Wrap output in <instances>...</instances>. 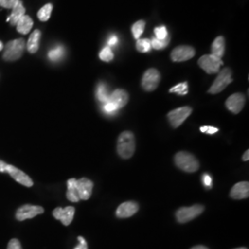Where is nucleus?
Returning a JSON list of instances; mask_svg holds the SVG:
<instances>
[{
    "mask_svg": "<svg viewBox=\"0 0 249 249\" xmlns=\"http://www.w3.org/2000/svg\"><path fill=\"white\" fill-rule=\"evenodd\" d=\"M135 138L132 132L124 131L119 135L117 140V153L123 159H129L135 152Z\"/></svg>",
    "mask_w": 249,
    "mask_h": 249,
    "instance_id": "1",
    "label": "nucleus"
},
{
    "mask_svg": "<svg viewBox=\"0 0 249 249\" xmlns=\"http://www.w3.org/2000/svg\"><path fill=\"white\" fill-rule=\"evenodd\" d=\"M175 162L178 168L187 173H194L199 168V162L196 157L186 151L177 153L175 156Z\"/></svg>",
    "mask_w": 249,
    "mask_h": 249,
    "instance_id": "2",
    "label": "nucleus"
},
{
    "mask_svg": "<svg viewBox=\"0 0 249 249\" xmlns=\"http://www.w3.org/2000/svg\"><path fill=\"white\" fill-rule=\"evenodd\" d=\"M25 41L22 38L9 42L3 53V58L6 61H16L19 59L25 49Z\"/></svg>",
    "mask_w": 249,
    "mask_h": 249,
    "instance_id": "3",
    "label": "nucleus"
},
{
    "mask_svg": "<svg viewBox=\"0 0 249 249\" xmlns=\"http://www.w3.org/2000/svg\"><path fill=\"white\" fill-rule=\"evenodd\" d=\"M204 212V207L201 205H194L191 207L180 208L176 213L178 223H186L194 220Z\"/></svg>",
    "mask_w": 249,
    "mask_h": 249,
    "instance_id": "4",
    "label": "nucleus"
},
{
    "mask_svg": "<svg viewBox=\"0 0 249 249\" xmlns=\"http://www.w3.org/2000/svg\"><path fill=\"white\" fill-rule=\"evenodd\" d=\"M232 82L231 79V71L230 69L226 68L223 69L222 71L219 73L216 80H214L213 84L209 89V93L211 94H217L221 91H223L229 84Z\"/></svg>",
    "mask_w": 249,
    "mask_h": 249,
    "instance_id": "5",
    "label": "nucleus"
},
{
    "mask_svg": "<svg viewBox=\"0 0 249 249\" xmlns=\"http://www.w3.org/2000/svg\"><path fill=\"white\" fill-rule=\"evenodd\" d=\"M222 59L213 54H206L198 59V66L208 74H215L220 71V68L223 65Z\"/></svg>",
    "mask_w": 249,
    "mask_h": 249,
    "instance_id": "6",
    "label": "nucleus"
},
{
    "mask_svg": "<svg viewBox=\"0 0 249 249\" xmlns=\"http://www.w3.org/2000/svg\"><path fill=\"white\" fill-rule=\"evenodd\" d=\"M191 113H192L191 107H180V108L175 109V110L169 112L167 117H168L171 125L173 127L177 128L186 121V119L191 115Z\"/></svg>",
    "mask_w": 249,
    "mask_h": 249,
    "instance_id": "7",
    "label": "nucleus"
},
{
    "mask_svg": "<svg viewBox=\"0 0 249 249\" xmlns=\"http://www.w3.org/2000/svg\"><path fill=\"white\" fill-rule=\"evenodd\" d=\"M160 80V72L155 69H150L143 75L142 86L146 91H152L158 87Z\"/></svg>",
    "mask_w": 249,
    "mask_h": 249,
    "instance_id": "8",
    "label": "nucleus"
},
{
    "mask_svg": "<svg viewBox=\"0 0 249 249\" xmlns=\"http://www.w3.org/2000/svg\"><path fill=\"white\" fill-rule=\"evenodd\" d=\"M195 49L189 45H180L175 48L171 53V59L174 62H183L194 57Z\"/></svg>",
    "mask_w": 249,
    "mask_h": 249,
    "instance_id": "9",
    "label": "nucleus"
},
{
    "mask_svg": "<svg viewBox=\"0 0 249 249\" xmlns=\"http://www.w3.org/2000/svg\"><path fill=\"white\" fill-rule=\"evenodd\" d=\"M43 213H44V208L41 206L23 205L17 211L16 218L18 221H24L27 219H32Z\"/></svg>",
    "mask_w": 249,
    "mask_h": 249,
    "instance_id": "10",
    "label": "nucleus"
},
{
    "mask_svg": "<svg viewBox=\"0 0 249 249\" xmlns=\"http://www.w3.org/2000/svg\"><path fill=\"white\" fill-rule=\"evenodd\" d=\"M93 188V183L88 178H81L76 181V191L80 199L87 200L91 196Z\"/></svg>",
    "mask_w": 249,
    "mask_h": 249,
    "instance_id": "11",
    "label": "nucleus"
},
{
    "mask_svg": "<svg viewBox=\"0 0 249 249\" xmlns=\"http://www.w3.org/2000/svg\"><path fill=\"white\" fill-rule=\"evenodd\" d=\"M245 103H246V98L244 94L234 93L226 100L225 106L231 113L239 114L242 109L245 107Z\"/></svg>",
    "mask_w": 249,
    "mask_h": 249,
    "instance_id": "12",
    "label": "nucleus"
},
{
    "mask_svg": "<svg viewBox=\"0 0 249 249\" xmlns=\"http://www.w3.org/2000/svg\"><path fill=\"white\" fill-rule=\"evenodd\" d=\"M6 173H9L11 178H13L14 180H16L19 184H21L22 186L31 187L34 185V182L30 178V177H28L25 173H23L22 171L16 168L15 166H13L11 164H8Z\"/></svg>",
    "mask_w": 249,
    "mask_h": 249,
    "instance_id": "13",
    "label": "nucleus"
},
{
    "mask_svg": "<svg viewBox=\"0 0 249 249\" xmlns=\"http://www.w3.org/2000/svg\"><path fill=\"white\" fill-rule=\"evenodd\" d=\"M75 209L70 206L67 208H56L53 212V217L56 220H60L64 225L68 226L71 223L72 220L74 218Z\"/></svg>",
    "mask_w": 249,
    "mask_h": 249,
    "instance_id": "14",
    "label": "nucleus"
},
{
    "mask_svg": "<svg viewBox=\"0 0 249 249\" xmlns=\"http://www.w3.org/2000/svg\"><path fill=\"white\" fill-rule=\"evenodd\" d=\"M139 211V205L134 201H126L121 205L116 210V216L118 218L124 219V218H129L133 216L134 214L137 213Z\"/></svg>",
    "mask_w": 249,
    "mask_h": 249,
    "instance_id": "15",
    "label": "nucleus"
},
{
    "mask_svg": "<svg viewBox=\"0 0 249 249\" xmlns=\"http://www.w3.org/2000/svg\"><path fill=\"white\" fill-rule=\"evenodd\" d=\"M109 102L114 104L117 109H121L127 104L128 102V94L127 92L122 89H117L114 90L109 97Z\"/></svg>",
    "mask_w": 249,
    "mask_h": 249,
    "instance_id": "16",
    "label": "nucleus"
},
{
    "mask_svg": "<svg viewBox=\"0 0 249 249\" xmlns=\"http://www.w3.org/2000/svg\"><path fill=\"white\" fill-rule=\"evenodd\" d=\"M230 196L234 199L248 198L249 196V182H240L235 184L231 188Z\"/></svg>",
    "mask_w": 249,
    "mask_h": 249,
    "instance_id": "17",
    "label": "nucleus"
},
{
    "mask_svg": "<svg viewBox=\"0 0 249 249\" xmlns=\"http://www.w3.org/2000/svg\"><path fill=\"white\" fill-rule=\"evenodd\" d=\"M23 15H25V8L23 7L22 2L19 0L18 4L12 9V12L7 18V21L10 22L12 26H15L18 21V19L21 18Z\"/></svg>",
    "mask_w": 249,
    "mask_h": 249,
    "instance_id": "18",
    "label": "nucleus"
},
{
    "mask_svg": "<svg viewBox=\"0 0 249 249\" xmlns=\"http://www.w3.org/2000/svg\"><path fill=\"white\" fill-rule=\"evenodd\" d=\"M34 25V21L32 18L28 15H23L21 18L18 19L16 27H17V31L21 35H28L30 33V31L32 30Z\"/></svg>",
    "mask_w": 249,
    "mask_h": 249,
    "instance_id": "19",
    "label": "nucleus"
},
{
    "mask_svg": "<svg viewBox=\"0 0 249 249\" xmlns=\"http://www.w3.org/2000/svg\"><path fill=\"white\" fill-rule=\"evenodd\" d=\"M225 51V40L223 36H218L212 45V54L218 57L222 58Z\"/></svg>",
    "mask_w": 249,
    "mask_h": 249,
    "instance_id": "20",
    "label": "nucleus"
},
{
    "mask_svg": "<svg viewBox=\"0 0 249 249\" xmlns=\"http://www.w3.org/2000/svg\"><path fill=\"white\" fill-rule=\"evenodd\" d=\"M40 39H41V32L39 30H36L30 36L27 43V49L30 53H35L38 51L39 45H40Z\"/></svg>",
    "mask_w": 249,
    "mask_h": 249,
    "instance_id": "21",
    "label": "nucleus"
},
{
    "mask_svg": "<svg viewBox=\"0 0 249 249\" xmlns=\"http://www.w3.org/2000/svg\"><path fill=\"white\" fill-rule=\"evenodd\" d=\"M76 179L71 178L68 181V192H67V197L69 200L72 202H78L80 201V197L76 191Z\"/></svg>",
    "mask_w": 249,
    "mask_h": 249,
    "instance_id": "22",
    "label": "nucleus"
},
{
    "mask_svg": "<svg viewBox=\"0 0 249 249\" xmlns=\"http://www.w3.org/2000/svg\"><path fill=\"white\" fill-rule=\"evenodd\" d=\"M110 94L108 93V89L105 83H99L96 89V98L103 105L109 101Z\"/></svg>",
    "mask_w": 249,
    "mask_h": 249,
    "instance_id": "23",
    "label": "nucleus"
},
{
    "mask_svg": "<svg viewBox=\"0 0 249 249\" xmlns=\"http://www.w3.org/2000/svg\"><path fill=\"white\" fill-rule=\"evenodd\" d=\"M64 54H65L64 47L62 45H57L48 52V58L53 62H57L62 59Z\"/></svg>",
    "mask_w": 249,
    "mask_h": 249,
    "instance_id": "24",
    "label": "nucleus"
},
{
    "mask_svg": "<svg viewBox=\"0 0 249 249\" xmlns=\"http://www.w3.org/2000/svg\"><path fill=\"white\" fill-rule=\"evenodd\" d=\"M53 10V5L52 4H46L42 9L38 11V18L41 21H47L52 13Z\"/></svg>",
    "mask_w": 249,
    "mask_h": 249,
    "instance_id": "25",
    "label": "nucleus"
},
{
    "mask_svg": "<svg viewBox=\"0 0 249 249\" xmlns=\"http://www.w3.org/2000/svg\"><path fill=\"white\" fill-rule=\"evenodd\" d=\"M145 26H146V22L144 20H139V21L135 22L133 25H132L131 31H132L133 37L136 40L140 39V37L142 36L143 32H144Z\"/></svg>",
    "mask_w": 249,
    "mask_h": 249,
    "instance_id": "26",
    "label": "nucleus"
},
{
    "mask_svg": "<svg viewBox=\"0 0 249 249\" xmlns=\"http://www.w3.org/2000/svg\"><path fill=\"white\" fill-rule=\"evenodd\" d=\"M136 48L141 53L150 52L151 49V43L150 39H139L136 44Z\"/></svg>",
    "mask_w": 249,
    "mask_h": 249,
    "instance_id": "27",
    "label": "nucleus"
},
{
    "mask_svg": "<svg viewBox=\"0 0 249 249\" xmlns=\"http://www.w3.org/2000/svg\"><path fill=\"white\" fill-rule=\"evenodd\" d=\"M99 56L102 61L110 62L111 60L114 59V53L109 46H106L105 48L102 49V51L99 53Z\"/></svg>",
    "mask_w": 249,
    "mask_h": 249,
    "instance_id": "28",
    "label": "nucleus"
},
{
    "mask_svg": "<svg viewBox=\"0 0 249 249\" xmlns=\"http://www.w3.org/2000/svg\"><path fill=\"white\" fill-rule=\"evenodd\" d=\"M170 36L163 40H159L156 38H153L151 41V47H153L155 50H161L165 48L167 45H169Z\"/></svg>",
    "mask_w": 249,
    "mask_h": 249,
    "instance_id": "29",
    "label": "nucleus"
},
{
    "mask_svg": "<svg viewBox=\"0 0 249 249\" xmlns=\"http://www.w3.org/2000/svg\"><path fill=\"white\" fill-rule=\"evenodd\" d=\"M170 92H174V93H178L179 95H187L188 92V85L187 82H182L179 83L178 85L174 86L173 88H171L169 90Z\"/></svg>",
    "mask_w": 249,
    "mask_h": 249,
    "instance_id": "30",
    "label": "nucleus"
},
{
    "mask_svg": "<svg viewBox=\"0 0 249 249\" xmlns=\"http://www.w3.org/2000/svg\"><path fill=\"white\" fill-rule=\"evenodd\" d=\"M154 34H155V38L159 40H163L169 36L165 26L156 27L154 29Z\"/></svg>",
    "mask_w": 249,
    "mask_h": 249,
    "instance_id": "31",
    "label": "nucleus"
},
{
    "mask_svg": "<svg viewBox=\"0 0 249 249\" xmlns=\"http://www.w3.org/2000/svg\"><path fill=\"white\" fill-rule=\"evenodd\" d=\"M103 110H104V112L107 114V115H113V114H115L116 112L118 111V109H117V107L114 105V104H112L111 102H107L106 104H104V106H103Z\"/></svg>",
    "mask_w": 249,
    "mask_h": 249,
    "instance_id": "32",
    "label": "nucleus"
},
{
    "mask_svg": "<svg viewBox=\"0 0 249 249\" xmlns=\"http://www.w3.org/2000/svg\"><path fill=\"white\" fill-rule=\"evenodd\" d=\"M19 0H1L0 6L4 9H12L18 3Z\"/></svg>",
    "mask_w": 249,
    "mask_h": 249,
    "instance_id": "33",
    "label": "nucleus"
},
{
    "mask_svg": "<svg viewBox=\"0 0 249 249\" xmlns=\"http://www.w3.org/2000/svg\"><path fill=\"white\" fill-rule=\"evenodd\" d=\"M200 131H201V132H203V133L213 135V134L217 133V132L219 131V129H218L217 127H214V126L204 125V126H201V127H200Z\"/></svg>",
    "mask_w": 249,
    "mask_h": 249,
    "instance_id": "34",
    "label": "nucleus"
},
{
    "mask_svg": "<svg viewBox=\"0 0 249 249\" xmlns=\"http://www.w3.org/2000/svg\"><path fill=\"white\" fill-rule=\"evenodd\" d=\"M8 249H21V245L19 243L18 239H12L9 241Z\"/></svg>",
    "mask_w": 249,
    "mask_h": 249,
    "instance_id": "35",
    "label": "nucleus"
},
{
    "mask_svg": "<svg viewBox=\"0 0 249 249\" xmlns=\"http://www.w3.org/2000/svg\"><path fill=\"white\" fill-rule=\"evenodd\" d=\"M202 182H203L205 187H212L213 179H212L210 175H208V174H204V175H203V177H202Z\"/></svg>",
    "mask_w": 249,
    "mask_h": 249,
    "instance_id": "36",
    "label": "nucleus"
},
{
    "mask_svg": "<svg viewBox=\"0 0 249 249\" xmlns=\"http://www.w3.org/2000/svg\"><path fill=\"white\" fill-rule=\"evenodd\" d=\"M78 239L80 241V244L78 247H76L75 249H88V245L86 240L82 237V236H79Z\"/></svg>",
    "mask_w": 249,
    "mask_h": 249,
    "instance_id": "37",
    "label": "nucleus"
},
{
    "mask_svg": "<svg viewBox=\"0 0 249 249\" xmlns=\"http://www.w3.org/2000/svg\"><path fill=\"white\" fill-rule=\"evenodd\" d=\"M117 43H118V38H117V36H111V38L108 40L107 45L110 47V46H114V45H117Z\"/></svg>",
    "mask_w": 249,
    "mask_h": 249,
    "instance_id": "38",
    "label": "nucleus"
},
{
    "mask_svg": "<svg viewBox=\"0 0 249 249\" xmlns=\"http://www.w3.org/2000/svg\"><path fill=\"white\" fill-rule=\"evenodd\" d=\"M7 166H8V163H6L3 160H0V172L1 173H6L7 172Z\"/></svg>",
    "mask_w": 249,
    "mask_h": 249,
    "instance_id": "39",
    "label": "nucleus"
},
{
    "mask_svg": "<svg viewBox=\"0 0 249 249\" xmlns=\"http://www.w3.org/2000/svg\"><path fill=\"white\" fill-rule=\"evenodd\" d=\"M249 151H246L245 153H244V156H243V160H245V161H247V160H249Z\"/></svg>",
    "mask_w": 249,
    "mask_h": 249,
    "instance_id": "40",
    "label": "nucleus"
},
{
    "mask_svg": "<svg viewBox=\"0 0 249 249\" xmlns=\"http://www.w3.org/2000/svg\"><path fill=\"white\" fill-rule=\"evenodd\" d=\"M191 249H209L208 248H206L204 246H196L194 248H192Z\"/></svg>",
    "mask_w": 249,
    "mask_h": 249,
    "instance_id": "41",
    "label": "nucleus"
},
{
    "mask_svg": "<svg viewBox=\"0 0 249 249\" xmlns=\"http://www.w3.org/2000/svg\"><path fill=\"white\" fill-rule=\"evenodd\" d=\"M3 48H4V45H3V43L0 41V51H2Z\"/></svg>",
    "mask_w": 249,
    "mask_h": 249,
    "instance_id": "42",
    "label": "nucleus"
},
{
    "mask_svg": "<svg viewBox=\"0 0 249 249\" xmlns=\"http://www.w3.org/2000/svg\"><path fill=\"white\" fill-rule=\"evenodd\" d=\"M246 249V248H239V249Z\"/></svg>",
    "mask_w": 249,
    "mask_h": 249,
    "instance_id": "43",
    "label": "nucleus"
},
{
    "mask_svg": "<svg viewBox=\"0 0 249 249\" xmlns=\"http://www.w3.org/2000/svg\"><path fill=\"white\" fill-rule=\"evenodd\" d=\"M0 2H1V0H0Z\"/></svg>",
    "mask_w": 249,
    "mask_h": 249,
    "instance_id": "44",
    "label": "nucleus"
}]
</instances>
